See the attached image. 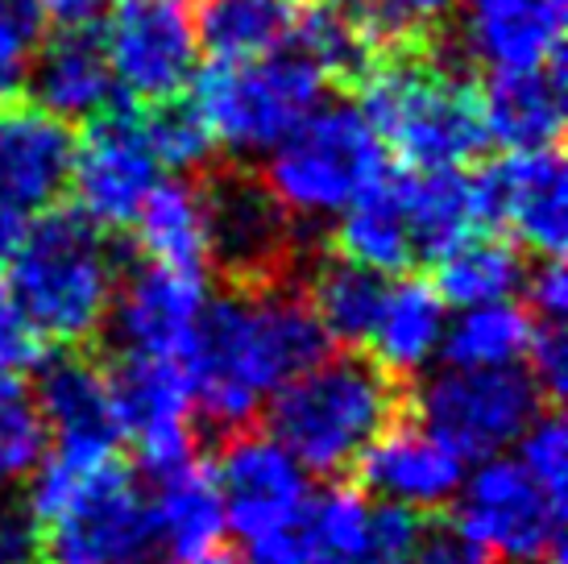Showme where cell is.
<instances>
[{
	"instance_id": "cell-1",
	"label": "cell",
	"mask_w": 568,
	"mask_h": 564,
	"mask_svg": "<svg viewBox=\"0 0 568 564\" xmlns=\"http://www.w3.org/2000/svg\"><path fill=\"white\" fill-rule=\"evenodd\" d=\"M320 357H328V336L307 299L283 282H257L207 299L183 365L195 411L221 432H241Z\"/></svg>"
},
{
	"instance_id": "cell-2",
	"label": "cell",
	"mask_w": 568,
	"mask_h": 564,
	"mask_svg": "<svg viewBox=\"0 0 568 564\" xmlns=\"http://www.w3.org/2000/svg\"><path fill=\"white\" fill-rule=\"evenodd\" d=\"M365 121L382 150L407 162V171L465 167L486 150L477 88L457 67L436 63V50H407L374 59L357 79Z\"/></svg>"
},
{
	"instance_id": "cell-3",
	"label": "cell",
	"mask_w": 568,
	"mask_h": 564,
	"mask_svg": "<svg viewBox=\"0 0 568 564\" xmlns=\"http://www.w3.org/2000/svg\"><path fill=\"white\" fill-rule=\"evenodd\" d=\"M116 279L109 233L75 208H50L26 224L4 274V295L30 315L47 341L80 345L104 329Z\"/></svg>"
},
{
	"instance_id": "cell-4",
	"label": "cell",
	"mask_w": 568,
	"mask_h": 564,
	"mask_svg": "<svg viewBox=\"0 0 568 564\" xmlns=\"http://www.w3.org/2000/svg\"><path fill=\"white\" fill-rule=\"evenodd\" d=\"M398 382L369 357H320L270 399V436L307 473H345L398 420Z\"/></svg>"
},
{
	"instance_id": "cell-5",
	"label": "cell",
	"mask_w": 568,
	"mask_h": 564,
	"mask_svg": "<svg viewBox=\"0 0 568 564\" xmlns=\"http://www.w3.org/2000/svg\"><path fill=\"white\" fill-rule=\"evenodd\" d=\"M324 88L328 79L320 67L300 47H283L262 59L200 67L187 95L216 145L253 158L270 154L307 112L324 104Z\"/></svg>"
},
{
	"instance_id": "cell-6",
	"label": "cell",
	"mask_w": 568,
	"mask_h": 564,
	"mask_svg": "<svg viewBox=\"0 0 568 564\" xmlns=\"http://www.w3.org/2000/svg\"><path fill=\"white\" fill-rule=\"evenodd\" d=\"M266 158L262 183L295 220L341 216L382 171V150L365 112L348 100L316 104Z\"/></svg>"
},
{
	"instance_id": "cell-7",
	"label": "cell",
	"mask_w": 568,
	"mask_h": 564,
	"mask_svg": "<svg viewBox=\"0 0 568 564\" xmlns=\"http://www.w3.org/2000/svg\"><path fill=\"white\" fill-rule=\"evenodd\" d=\"M544 399L531 377L515 370H440L415 394V415L432 436H440L460 461H489L515 449L531 427Z\"/></svg>"
},
{
	"instance_id": "cell-8",
	"label": "cell",
	"mask_w": 568,
	"mask_h": 564,
	"mask_svg": "<svg viewBox=\"0 0 568 564\" xmlns=\"http://www.w3.org/2000/svg\"><path fill=\"white\" fill-rule=\"evenodd\" d=\"M100 21V47L121 100L162 104L187 92L200 71L191 0H109Z\"/></svg>"
},
{
	"instance_id": "cell-9",
	"label": "cell",
	"mask_w": 568,
	"mask_h": 564,
	"mask_svg": "<svg viewBox=\"0 0 568 564\" xmlns=\"http://www.w3.org/2000/svg\"><path fill=\"white\" fill-rule=\"evenodd\" d=\"M457 527L489 561L536 564L560 552L565 498H556L519 465V456H489L465 473L457 490Z\"/></svg>"
},
{
	"instance_id": "cell-10",
	"label": "cell",
	"mask_w": 568,
	"mask_h": 564,
	"mask_svg": "<svg viewBox=\"0 0 568 564\" xmlns=\"http://www.w3.org/2000/svg\"><path fill=\"white\" fill-rule=\"evenodd\" d=\"M159 179L162 167L145 141L142 112L116 95L109 109L88 121V133L75 138L71 188H67L75 195V212L104 233L133 229Z\"/></svg>"
},
{
	"instance_id": "cell-11",
	"label": "cell",
	"mask_w": 568,
	"mask_h": 564,
	"mask_svg": "<svg viewBox=\"0 0 568 564\" xmlns=\"http://www.w3.org/2000/svg\"><path fill=\"white\" fill-rule=\"evenodd\" d=\"M200 191L207 212V262H216L237 286L278 282L300 236L295 216L274 200L262 174L216 171Z\"/></svg>"
},
{
	"instance_id": "cell-12",
	"label": "cell",
	"mask_w": 568,
	"mask_h": 564,
	"mask_svg": "<svg viewBox=\"0 0 568 564\" xmlns=\"http://www.w3.org/2000/svg\"><path fill=\"white\" fill-rule=\"evenodd\" d=\"M212 477L221 490L224 527L241 535L250 548L295 532L312 502V473L270 432H233Z\"/></svg>"
},
{
	"instance_id": "cell-13",
	"label": "cell",
	"mask_w": 568,
	"mask_h": 564,
	"mask_svg": "<svg viewBox=\"0 0 568 564\" xmlns=\"http://www.w3.org/2000/svg\"><path fill=\"white\" fill-rule=\"evenodd\" d=\"M50 564H166L150 527V506L133 473L116 461L42 532Z\"/></svg>"
},
{
	"instance_id": "cell-14",
	"label": "cell",
	"mask_w": 568,
	"mask_h": 564,
	"mask_svg": "<svg viewBox=\"0 0 568 564\" xmlns=\"http://www.w3.org/2000/svg\"><path fill=\"white\" fill-rule=\"evenodd\" d=\"M109 391L116 432L133 444L150 477L195 456V399L183 361L121 357V365L109 370Z\"/></svg>"
},
{
	"instance_id": "cell-15",
	"label": "cell",
	"mask_w": 568,
	"mask_h": 564,
	"mask_svg": "<svg viewBox=\"0 0 568 564\" xmlns=\"http://www.w3.org/2000/svg\"><path fill=\"white\" fill-rule=\"evenodd\" d=\"M204 308V274L142 262L138 270H129L125 279H116L104 324L112 329L121 357L187 361Z\"/></svg>"
},
{
	"instance_id": "cell-16",
	"label": "cell",
	"mask_w": 568,
	"mask_h": 564,
	"mask_svg": "<svg viewBox=\"0 0 568 564\" xmlns=\"http://www.w3.org/2000/svg\"><path fill=\"white\" fill-rule=\"evenodd\" d=\"M481 224H503L539 258H565L568 174L560 150H515L474 171Z\"/></svg>"
},
{
	"instance_id": "cell-17",
	"label": "cell",
	"mask_w": 568,
	"mask_h": 564,
	"mask_svg": "<svg viewBox=\"0 0 568 564\" xmlns=\"http://www.w3.org/2000/svg\"><path fill=\"white\" fill-rule=\"evenodd\" d=\"M419 518L348 486L312 494L291 532L295 564H403Z\"/></svg>"
},
{
	"instance_id": "cell-18",
	"label": "cell",
	"mask_w": 568,
	"mask_h": 564,
	"mask_svg": "<svg viewBox=\"0 0 568 564\" xmlns=\"http://www.w3.org/2000/svg\"><path fill=\"white\" fill-rule=\"evenodd\" d=\"M75 129L38 104L0 109V212L42 216L71 188Z\"/></svg>"
},
{
	"instance_id": "cell-19",
	"label": "cell",
	"mask_w": 568,
	"mask_h": 564,
	"mask_svg": "<svg viewBox=\"0 0 568 564\" xmlns=\"http://www.w3.org/2000/svg\"><path fill=\"white\" fill-rule=\"evenodd\" d=\"M460 50L494 71H531L565 54V0H453Z\"/></svg>"
},
{
	"instance_id": "cell-20",
	"label": "cell",
	"mask_w": 568,
	"mask_h": 564,
	"mask_svg": "<svg viewBox=\"0 0 568 564\" xmlns=\"http://www.w3.org/2000/svg\"><path fill=\"white\" fill-rule=\"evenodd\" d=\"M357 470L374 498L410 515L448 506L465 482V461L419 420L390 423L362 453Z\"/></svg>"
},
{
	"instance_id": "cell-21",
	"label": "cell",
	"mask_w": 568,
	"mask_h": 564,
	"mask_svg": "<svg viewBox=\"0 0 568 564\" xmlns=\"http://www.w3.org/2000/svg\"><path fill=\"white\" fill-rule=\"evenodd\" d=\"M33 403L42 411L50 449L116 456L121 432H116V415H112V391L104 365H95L83 353H67L54 361L47 357Z\"/></svg>"
},
{
	"instance_id": "cell-22",
	"label": "cell",
	"mask_w": 568,
	"mask_h": 564,
	"mask_svg": "<svg viewBox=\"0 0 568 564\" xmlns=\"http://www.w3.org/2000/svg\"><path fill=\"white\" fill-rule=\"evenodd\" d=\"M486 141L515 150H552L565 133V67L531 71H494L477 92Z\"/></svg>"
},
{
	"instance_id": "cell-23",
	"label": "cell",
	"mask_w": 568,
	"mask_h": 564,
	"mask_svg": "<svg viewBox=\"0 0 568 564\" xmlns=\"http://www.w3.org/2000/svg\"><path fill=\"white\" fill-rule=\"evenodd\" d=\"M145 506H150V527H154V540H159L166 564L216 552L221 535L229 532L212 465L195 461V456L154 473V494L145 498Z\"/></svg>"
},
{
	"instance_id": "cell-24",
	"label": "cell",
	"mask_w": 568,
	"mask_h": 564,
	"mask_svg": "<svg viewBox=\"0 0 568 564\" xmlns=\"http://www.w3.org/2000/svg\"><path fill=\"white\" fill-rule=\"evenodd\" d=\"M33 104L59 121H92L116 100L109 59L92 30H59L38 47L30 71Z\"/></svg>"
},
{
	"instance_id": "cell-25",
	"label": "cell",
	"mask_w": 568,
	"mask_h": 564,
	"mask_svg": "<svg viewBox=\"0 0 568 564\" xmlns=\"http://www.w3.org/2000/svg\"><path fill=\"white\" fill-rule=\"evenodd\" d=\"M444 324H448V303L440 291L424 279H398L386 282V299L365 345L374 349V365H382L398 382L440 357Z\"/></svg>"
},
{
	"instance_id": "cell-26",
	"label": "cell",
	"mask_w": 568,
	"mask_h": 564,
	"mask_svg": "<svg viewBox=\"0 0 568 564\" xmlns=\"http://www.w3.org/2000/svg\"><path fill=\"white\" fill-rule=\"evenodd\" d=\"M336 250L341 258L357 262L378 274H403L410 270L415 241H410L407 204H403V171H386L336 216Z\"/></svg>"
},
{
	"instance_id": "cell-27",
	"label": "cell",
	"mask_w": 568,
	"mask_h": 564,
	"mask_svg": "<svg viewBox=\"0 0 568 564\" xmlns=\"http://www.w3.org/2000/svg\"><path fill=\"white\" fill-rule=\"evenodd\" d=\"M403 204H407L410 241L419 262H436L465 236L481 233L477 183L465 167L403 171Z\"/></svg>"
},
{
	"instance_id": "cell-28",
	"label": "cell",
	"mask_w": 568,
	"mask_h": 564,
	"mask_svg": "<svg viewBox=\"0 0 568 564\" xmlns=\"http://www.w3.org/2000/svg\"><path fill=\"white\" fill-rule=\"evenodd\" d=\"M195 38L212 63L262 59L291 47L300 26L295 0H195Z\"/></svg>"
},
{
	"instance_id": "cell-29",
	"label": "cell",
	"mask_w": 568,
	"mask_h": 564,
	"mask_svg": "<svg viewBox=\"0 0 568 564\" xmlns=\"http://www.w3.org/2000/svg\"><path fill=\"white\" fill-rule=\"evenodd\" d=\"M133 233H138L145 262L204 274L207 212H204V191H200V183H191L187 174L159 179L154 191L145 195L138 220H133Z\"/></svg>"
},
{
	"instance_id": "cell-30",
	"label": "cell",
	"mask_w": 568,
	"mask_h": 564,
	"mask_svg": "<svg viewBox=\"0 0 568 564\" xmlns=\"http://www.w3.org/2000/svg\"><path fill=\"white\" fill-rule=\"evenodd\" d=\"M536 320L519 303H477L457 308V315L444 324V361L453 370H515L527 357Z\"/></svg>"
},
{
	"instance_id": "cell-31",
	"label": "cell",
	"mask_w": 568,
	"mask_h": 564,
	"mask_svg": "<svg viewBox=\"0 0 568 564\" xmlns=\"http://www.w3.org/2000/svg\"><path fill=\"white\" fill-rule=\"evenodd\" d=\"M436 291L444 303L453 308H477V303H503L523 291L527 266H523L519 250L494 233H474L465 236L460 245L436 258Z\"/></svg>"
},
{
	"instance_id": "cell-32",
	"label": "cell",
	"mask_w": 568,
	"mask_h": 564,
	"mask_svg": "<svg viewBox=\"0 0 568 564\" xmlns=\"http://www.w3.org/2000/svg\"><path fill=\"white\" fill-rule=\"evenodd\" d=\"M386 299V274L365 270L348 258H324L312 270L307 286V308L320 320V329L328 336V345H365L369 329L378 320V308Z\"/></svg>"
},
{
	"instance_id": "cell-33",
	"label": "cell",
	"mask_w": 568,
	"mask_h": 564,
	"mask_svg": "<svg viewBox=\"0 0 568 564\" xmlns=\"http://www.w3.org/2000/svg\"><path fill=\"white\" fill-rule=\"evenodd\" d=\"M353 17L374 54L378 50H390V54L436 50L444 21L453 17V0H362V9Z\"/></svg>"
},
{
	"instance_id": "cell-34",
	"label": "cell",
	"mask_w": 568,
	"mask_h": 564,
	"mask_svg": "<svg viewBox=\"0 0 568 564\" xmlns=\"http://www.w3.org/2000/svg\"><path fill=\"white\" fill-rule=\"evenodd\" d=\"M291 47H300L320 67L324 79H345V83H357L365 75V67L374 63V47L365 42L357 17L336 13V9L300 13Z\"/></svg>"
},
{
	"instance_id": "cell-35",
	"label": "cell",
	"mask_w": 568,
	"mask_h": 564,
	"mask_svg": "<svg viewBox=\"0 0 568 564\" xmlns=\"http://www.w3.org/2000/svg\"><path fill=\"white\" fill-rule=\"evenodd\" d=\"M145 141L159 158L162 171L171 174H187V171H204L212 154H216V141H212V129L200 117V109L191 104V95H174V100H162V104H150V112H142Z\"/></svg>"
},
{
	"instance_id": "cell-36",
	"label": "cell",
	"mask_w": 568,
	"mask_h": 564,
	"mask_svg": "<svg viewBox=\"0 0 568 564\" xmlns=\"http://www.w3.org/2000/svg\"><path fill=\"white\" fill-rule=\"evenodd\" d=\"M47 453V423L21 377L0 374V490L26 482Z\"/></svg>"
},
{
	"instance_id": "cell-37",
	"label": "cell",
	"mask_w": 568,
	"mask_h": 564,
	"mask_svg": "<svg viewBox=\"0 0 568 564\" xmlns=\"http://www.w3.org/2000/svg\"><path fill=\"white\" fill-rule=\"evenodd\" d=\"M42 30H47V17L38 9V0H0V109L17 104V95L30 88Z\"/></svg>"
},
{
	"instance_id": "cell-38",
	"label": "cell",
	"mask_w": 568,
	"mask_h": 564,
	"mask_svg": "<svg viewBox=\"0 0 568 564\" xmlns=\"http://www.w3.org/2000/svg\"><path fill=\"white\" fill-rule=\"evenodd\" d=\"M519 465L531 477H536L539 486L556 494V498H565V473H568V427L565 420L556 415V411H539L531 427L519 436Z\"/></svg>"
},
{
	"instance_id": "cell-39",
	"label": "cell",
	"mask_w": 568,
	"mask_h": 564,
	"mask_svg": "<svg viewBox=\"0 0 568 564\" xmlns=\"http://www.w3.org/2000/svg\"><path fill=\"white\" fill-rule=\"evenodd\" d=\"M50 357V341L38 332L30 315L0 291V374L21 377L30 370H42Z\"/></svg>"
},
{
	"instance_id": "cell-40",
	"label": "cell",
	"mask_w": 568,
	"mask_h": 564,
	"mask_svg": "<svg viewBox=\"0 0 568 564\" xmlns=\"http://www.w3.org/2000/svg\"><path fill=\"white\" fill-rule=\"evenodd\" d=\"M527 377H531V386L539 391L544 403H556L568 386V336H565V324H539L536 320V332H531V345H527Z\"/></svg>"
},
{
	"instance_id": "cell-41",
	"label": "cell",
	"mask_w": 568,
	"mask_h": 564,
	"mask_svg": "<svg viewBox=\"0 0 568 564\" xmlns=\"http://www.w3.org/2000/svg\"><path fill=\"white\" fill-rule=\"evenodd\" d=\"M403 564H494L486 552L477 548L469 535L460 532L457 523L444 527H419L410 540Z\"/></svg>"
},
{
	"instance_id": "cell-42",
	"label": "cell",
	"mask_w": 568,
	"mask_h": 564,
	"mask_svg": "<svg viewBox=\"0 0 568 564\" xmlns=\"http://www.w3.org/2000/svg\"><path fill=\"white\" fill-rule=\"evenodd\" d=\"M523 291L531 299V312H536L539 324H565V312H568L565 258H544V262L523 279Z\"/></svg>"
},
{
	"instance_id": "cell-43",
	"label": "cell",
	"mask_w": 568,
	"mask_h": 564,
	"mask_svg": "<svg viewBox=\"0 0 568 564\" xmlns=\"http://www.w3.org/2000/svg\"><path fill=\"white\" fill-rule=\"evenodd\" d=\"M42 561V532L26 515V506L0 502V564H38Z\"/></svg>"
},
{
	"instance_id": "cell-44",
	"label": "cell",
	"mask_w": 568,
	"mask_h": 564,
	"mask_svg": "<svg viewBox=\"0 0 568 564\" xmlns=\"http://www.w3.org/2000/svg\"><path fill=\"white\" fill-rule=\"evenodd\" d=\"M38 9L59 30H92L109 9V0H38Z\"/></svg>"
},
{
	"instance_id": "cell-45",
	"label": "cell",
	"mask_w": 568,
	"mask_h": 564,
	"mask_svg": "<svg viewBox=\"0 0 568 564\" xmlns=\"http://www.w3.org/2000/svg\"><path fill=\"white\" fill-rule=\"evenodd\" d=\"M26 216H13V212H0V291H4V274H9V262H13L17 245L26 236Z\"/></svg>"
},
{
	"instance_id": "cell-46",
	"label": "cell",
	"mask_w": 568,
	"mask_h": 564,
	"mask_svg": "<svg viewBox=\"0 0 568 564\" xmlns=\"http://www.w3.org/2000/svg\"><path fill=\"white\" fill-rule=\"evenodd\" d=\"M245 564H295V548H291V532L278 535V540H266V544H253L250 561Z\"/></svg>"
},
{
	"instance_id": "cell-47",
	"label": "cell",
	"mask_w": 568,
	"mask_h": 564,
	"mask_svg": "<svg viewBox=\"0 0 568 564\" xmlns=\"http://www.w3.org/2000/svg\"><path fill=\"white\" fill-rule=\"evenodd\" d=\"M179 564H237V561H229L224 552H204V556H191V561H179Z\"/></svg>"
},
{
	"instance_id": "cell-48",
	"label": "cell",
	"mask_w": 568,
	"mask_h": 564,
	"mask_svg": "<svg viewBox=\"0 0 568 564\" xmlns=\"http://www.w3.org/2000/svg\"><path fill=\"white\" fill-rule=\"evenodd\" d=\"M536 564H565V561H560V552H552V556H544V561H536Z\"/></svg>"
},
{
	"instance_id": "cell-49",
	"label": "cell",
	"mask_w": 568,
	"mask_h": 564,
	"mask_svg": "<svg viewBox=\"0 0 568 564\" xmlns=\"http://www.w3.org/2000/svg\"><path fill=\"white\" fill-rule=\"evenodd\" d=\"M316 4H345V0H316Z\"/></svg>"
}]
</instances>
